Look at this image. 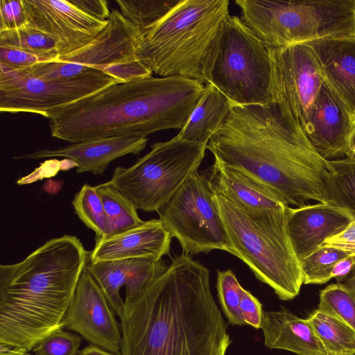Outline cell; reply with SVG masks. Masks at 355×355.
Listing matches in <instances>:
<instances>
[{
  "label": "cell",
  "mask_w": 355,
  "mask_h": 355,
  "mask_svg": "<svg viewBox=\"0 0 355 355\" xmlns=\"http://www.w3.org/2000/svg\"><path fill=\"white\" fill-rule=\"evenodd\" d=\"M121 355H225L227 324L209 270L182 253L136 296L124 300Z\"/></svg>",
  "instance_id": "6da1fadb"
},
{
  "label": "cell",
  "mask_w": 355,
  "mask_h": 355,
  "mask_svg": "<svg viewBox=\"0 0 355 355\" xmlns=\"http://www.w3.org/2000/svg\"><path fill=\"white\" fill-rule=\"evenodd\" d=\"M207 149L214 160L249 174L288 206L325 202L327 160L279 103L232 106Z\"/></svg>",
  "instance_id": "7a4b0ae2"
},
{
  "label": "cell",
  "mask_w": 355,
  "mask_h": 355,
  "mask_svg": "<svg viewBox=\"0 0 355 355\" xmlns=\"http://www.w3.org/2000/svg\"><path fill=\"white\" fill-rule=\"evenodd\" d=\"M89 252L78 238L51 239L24 260L0 266V345L26 353L62 329Z\"/></svg>",
  "instance_id": "3957f363"
},
{
  "label": "cell",
  "mask_w": 355,
  "mask_h": 355,
  "mask_svg": "<svg viewBox=\"0 0 355 355\" xmlns=\"http://www.w3.org/2000/svg\"><path fill=\"white\" fill-rule=\"evenodd\" d=\"M204 89L203 83L180 76L114 84L51 113V136L72 144L181 130Z\"/></svg>",
  "instance_id": "277c9868"
},
{
  "label": "cell",
  "mask_w": 355,
  "mask_h": 355,
  "mask_svg": "<svg viewBox=\"0 0 355 355\" xmlns=\"http://www.w3.org/2000/svg\"><path fill=\"white\" fill-rule=\"evenodd\" d=\"M229 4L228 0H180L142 31L137 58L161 77L209 83Z\"/></svg>",
  "instance_id": "5b68a950"
},
{
  "label": "cell",
  "mask_w": 355,
  "mask_h": 355,
  "mask_svg": "<svg viewBox=\"0 0 355 355\" xmlns=\"http://www.w3.org/2000/svg\"><path fill=\"white\" fill-rule=\"evenodd\" d=\"M214 200L235 257L257 279L270 286L279 299L290 300L298 295L303 275L288 234L289 206L250 212L219 193H214Z\"/></svg>",
  "instance_id": "8992f818"
},
{
  "label": "cell",
  "mask_w": 355,
  "mask_h": 355,
  "mask_svg": "<svg viewBox=\"0 0 355 355\" xmlns=\"http://www.w3.org/2000/svg\"><path fill=\"white\" fill-rule=\"evenodd\" d=\"M242 20L268 47L355 35V0H236Z\"/></svg>",
  "instance_id": "52a82bcc"
},
{
  "label": "cell",
  "mask_w": 355,
  "mask_h": 355,
  "mask_svg": "<svg viewBox=\"0 0 355 355\" xmlns=\"http://www.w3.org/2000/svg\"><path fill=\"white\" fill-rule=\"evenodd\" d=\"M207 146L178 135L167 141L156 142L132 166L116 167L108 182L137 209L158 211L198 171Z\"/></svg>",
  "instance_id": "ba28073f"
},
{
  "label": "cell",
  "mask_w": 355,
  "mask_h": 355,
  "mask_svg": "<svg viewBox=\"0 0 355 355\" xmlns=\"http://www.w3.org/2000/svg\"><path fill=\"white\" fill-rule=\"evenodd\" d=\"M209 83L232 106L272 103L269 49L238 16L224 21Z\"/></svg>",
  "instance_id": "9c48e42d"
},
{
  "label": "cell",
  "mask_w": 355,
  "mask_h": 355,
  "mask_svg": "<svg viewBox=\"0 0 355 355\" xmlns=\"http://www.w3.org/2000/svg\"><path fill=\"white\" fill-rule=\"evenodd\" d=\"M157 212L184 254L192 256L222 250L235 256L209 181L198 171Z\"/></svg>",
  "instance_id": "30bf717a"
},
{
  "label": "cell",
  "mask_w": 355,
  "mask_h": 355,
  "mask_svg": "<svg viewBox=\"0 0 355 355\" xmlns=\"http://www.w3.org/2000/svg\"><path fill=\"white\" fill-rule=\"evenodd\" d=\"M114 84L119 82L101 71L75 78L48 80L33 76L25 69L0 64V111L47 118L54 111Z\"/></svg>",
  "instance_id": "8fae6325"
},
{
  "label": "cell",
  "mask_w": 355,
  "mask_h": 355,
  "mask_svg": "<svg viewBox=\"0 0 355 355\" xmlns=\"http://www.w3.org/2000/svg\"><path fill=\"white\" fill-rule=\"evenodd\" d=\"M268 49L272 103L281 104L304 132L323 83L313 53L306 44Z\"/></svg>",
  "instance_id": "7c38bea8"
},
{
  "label": "cell",
  "mask_w": 355,
  "mask_h": 355,
  "mask_svg": "<svg viewBox=\"0 0 355 355\" xmlns=\"http://www.w3.org/2000/svg\"><path fill=\"white\" fill-rule=\"evenodd\" d=\"M22 3L28 24L52 38L60 56L89 44L107 24V20L87 14L72 1L22 0Z\"/></svg>",
  "instance_id": "4fadbf2b"
},
{
  "label": "cell",
  "mask_w": 355,
  "mask_h": 355,
  "mask_svg": "<svg viewBox=\"0 0 355 355\" xmlns=\"http://www.w3.org/2000/svg\"><path fill=\"white\" fill-rule=\"evenodd\" d=\"M63 322L90 344L121 355L122 334L115 313L86 268Z\"/></svg>",
  "instance_id": "5bb4252c"
},
{
  "label": "cell",
  "mask_w": 355,
  "mask_h": 355,
  "mask_svg": "<svg viewBox=\"0 0 355 355\" xmlns=\"http://www.w3.org/2000/svg\"><path fill=\"white\" fill-rule=\"evenodd\" d=\"M85 268L103 291L113 311L120 318L124 304L120 295L121 287L125 288V300L131 299L162 275L168 266L162 259L152 258L93 262L88 257Z\"/></svg>",
  "instance_id": "9a60e30c"
},
{
  "label": "cell",
  "mask_w": 355,
  "mask_h": 355,
  "mask_svg": "<svg viewBox=\"0 0 355 355\" xmlns=\"http://www.w3.org/2000/svg\"><path fill=\"white\" fill-rule=\"evenodd\" d=\"M355 123L337 95L323 82L304 131L325 160L345 155Z\"/></svg>",
  "instance_id": "2e32d148"
},
{
  "label": "cell",
  "mask_w": 355,
  "mask_h": 355,
  "mask_svg": "<svg viewBox=\"0 0 355 355\" xmlns=\"http://www.w3.org/2000/svg\"><path fill=\"white\" fill-rule=\"evenodd\" d=\"M142 32L136 24L113 9L103 30L87 45L55 60L79 64L101 71L106 67L137 59Z\"/></svg>",
  "instance_id": "e0dca14e"
},
{
  "label": "cell",
  "mask_w": 355,
  "mask_h": 355,
  "mask_svg": "<svg viewBox=\"0 0 355 355\" xmlns=\"http://www.w3.org/2000/svg\"><path fill=\"white\" fill-rule=\"evenodd\" d=\"M148 141L147 137L134 136L94 139L55 149L40 150L13 158L65 157L76 164L78 173L92 172L94 175H103L111 162L128 154L139 155L145 148Z\"/></svg>",
  "instance_id": "ac0fdd59"
},
{
  "label": "cell",
  "mask_w": 355,
  "mask_h": 355,
  "mask_svg": "<svg viewBox=\"0 0 355 355\" xmlns=\"http://www.w3.org/2000/svg\"><path fill=\"white\" fill-rule=\"evenodd\" d=\"M304 44L313 53L323 82L343 103L355 123V35Z\"/></svg>",
  "instance_id": "d6986e66"
},
{
  "label": "cell",
  "mask_w": 355,
  "mask_h": 355,
  "mask_svg": "<svg viewBox=\"0 0 355 355\" xmlns=\"http://www.w3.org/2000/svg\"><path fill=\"white\" fill-rule=\"evenodd\" d=\"M352 220L345 211L323 202L288 207V234L299 260L315 251L327 239L342 232Z\"/></svg>",
  "instance_id": "ffe728a7"
},
{
  "label": "cell",
  "mask_w": 355,
  "mask_h": 355,
  "mask_svg": "<svg viewBox=\"0 0 355 355\" xmlns=\"http://www.w3.org/2000/svg\"><path fill=\"white\" fill-rule=\"evenodd\" d=\"M172 238L159 219H153L118 235L95 238L89 259L93 262L131 258L160 260L169 254Z\"/></svg>",
  "instance_id": "44dd1931"
},
{
  "label": "cell",
  "mask_w": 355,
  "mask_h": 355,
  "mask_svg": "<svg viewBox=\"0 0 355 355\" xmlns=\"http://www.w3.org/2000/svg\"><path fill=\"white\" fill-rule=\"evenodd\" d=\"M208 180L214 193L250 212L278 210L288 206L275 192L249 174L217 160L211 167Z\"/></svg>",
  "instance_id": "7402d4cb"
},
{
  "label": "cell",
  "mask_w": 355,
  "mask_h": 355,
  "mask_svg": "<svg viewBox=\"0 0 355 355\" xmlns=\"http://www.w3.org/2000/svg\"><path fill=\"white\" fill-rule=\"evenodd\" d=\"M260 329L268 348L297 355H328L308 319L299 318L286 309L263 311Z\"/></svg>",
  "instance_id": "603a6c76"
},
{
  "label": "cell",
  "mask_w": 355,
  "mask_h": 355,
  "mask_svg": "<svg viewBox=\"0 0 355 355\" xmlns=\"http://www.w3.org/2000/svg\"><path fill=\"white\" fill-rule=\"evenodd\" d=\"M232 104L213 84L205 85L204 92L178 136L184 140L206 144L222 126Z\"/></svg>",
  "instance_id": "cb8c5ba5"
},
{
  "label": "cell",
  "mask_w": 355,
  "mask_h": 355,
  "mask_svg": "<svg viewBox=\"0 0 355 355\" xmlns=\"http://www.w3.org/2000/svg\"><path fill=\"white\" fill-rule=\"evenodd\" d=\"M323 182L324 203L355 220V159L327 160Z\"/></svg>",
  "instance_id": "d4e9b609"
},
{
  "label": "cell",
  "mask_w": 355,
  "mask_h": 355,
  "mask_svg": "<svg viewBox=\"0 0 355 355\" xmlns=\"http://www.w3.org/2000/svg\"><path fill=\"white\" fill-rule=\"evenodd\" d=\"M307 319L328 355H355V330L349 325L319 309Z\"/></svg>",
  "instance_id": "484cf974"
},
{
  "label": "cell",
  "mask_w": 355,
  "mask_h": 355,
  "mask_svg": "<svg viewBox=\"0 0 355 355\" xmlns=\"http://www.w3.org/2000/svg\"><path fill=\"white\" fill-rule=\"evenodd\" d=\"M95 187L103 202L108 223V233L105 238L120 234L144 223L134 204L109 182Z\"/></svg>",
  "instance_id": "4316f807"
},
{
  "label": "cell",
  "mask_w": 355,
  "mask_h": 355,
  "mask_svg": "<svg viewBox=\"0 0 355 355\" xmlns=\"http://www.w3.org/2000/svg\"><path fill=\"white\" fill-rule=\"evenodd\" d=\"M0 46L17 48L34 54L42 62L55 60L60 56L55 41L28 24L17 29L1 31Z\"/></svg>",
  "instance_id": "83f0119b"
},
{
  "label": "cell",
  "mask_w": 355,
  "mask_h": 355,
  "mask_svg": "<svg viewBox=\"0 0 355 355\" xmlns=\"http://www.w3.org/2000/svg\"><path fill=\"white\" fill-rule=\"evenodd\" d=\"M74 211L86 227L102 239L108 233V223L103 204L95 186L84 184L72 200Z\"/></svg>",
  "instance_id": "f1b7e54d"
},
{
  "label": "cell",
  "mask_w": 355,
  "mask_h": 355,
  "mask_svg": "<svg viewBox=\"0 0 355 355\" xmlns=\"http://www.w3.org/2000/svg\"><path fill=\"white\" fill-rule=\"evenodd\" d=\"M350 256L334 247H319L300 261L304 284H322L331 279L333 268L340 260Z\"/></svg>",
  "instance_id": "f546056e"
},
{
  "label": "cell",
  "mask_w": 355,
  "mask_h": 355,
  "mask_svg": "<svg viewBox=\"0 0 355 355\" xmlns=\"http://www.w3.org/2000/svg\"><path fill=\"white\" fill-rule=\"evenodd\" d=\"M180 0H116L120 12L142 31L165 15Z\"/></svg>",
  "instance_id": "4dcf8cb0"
},
{
  "label": "cell",
  "mask_w": 355,
  "mask_h": 355,
  "mask_svg": "<svg viewBox=\"0 0 355 355\" xmlns=\"http://www.w3.org/2000/svg\"><path fill=\"white\" fill-rule=\"evenodd\" d=\"M318 309L339 318L355 330V294L343 284H331L320 291Z\"/></svg>",
  "instance_id": "1f68e13d"
},
{
  "label": "cell",
  "mask_w": 355,
  "mask_h": 355,
  "mask_svg": "<svg viewBox=\"0 0 355 355\" xmlns=\"http://www.w3.org/2000/svg\"><path fill=\"white\" fill-rule=\"evenodd\" d=\"M216 288L223 311L232 324H245L240 311L243 288L231 270L217 271Z\"/></svg>",
  "instance_id": "d6a6232c"
},
{
  "label": "cell",
  "mask_w": 355,
  "mask_h": 355,
  "mask_svg": "<svg viewBox=\"0 0 355 355\" xmlns=\"http://www.w3.org/2000/svg\"><path fill=\"white\" fill-rule=\"evenodd\" d=\"M31 75L48 80H63L80 77L99 70L85 65L50 60L24 68Z\"/></svg>",
  "instance_id": "836d02e7"
},
{
  "label": "cell",
  "mask_w": 355,
  "mask_h": 355,
  "mask_svg": "<svg viewBox=\"0 0 355 355\" xmlns=\"http://www.w3.org/2000/svg\"><path fill=\"white\" fill-rule=\"evenodd\" d=\"M80 337L58 329L40 340L33 348L35 355H78Z\"/></svg>",
  "instance_id": "e575fe53"
},
{
  "label": "cell",
  "mask_w": 355,
  "mask_h": 355,
  "mask_svg": "<svg viewBox=\"0 0 355 355\" xmlns=\"http://www.w3.org/2000/svg\"><path fill=\"white\" fill-rule=\"evenodd\" d=\"M103 72L115 78L119 83L152 77V71L140 60L135 59L105 67Z\"/></svg>",
  "instance_id": "d590c367"
},
{
  "label": "cell",
  "mask_w": 355,
  "mask_h": 355,
  "mask_svg": "<svg viewBox=\"0 0 355 355\" xmlns=\"http://www.w3.org/2000/svg\"><path fill=\"white\" fill-rule=\"evenodd\" d=\"M27 24L22 0H0V32L17 29Z\"/></svg>",
  "instance_id": "8d00e7d4"
},
{
  "label": "cell",
  "mask_w": 355,
  "mask_h": 355,
  "mask_svg": "<svg viewBox=\"0 0 355 355\" xmlns=\"http://www.w3.org/2000/svg\"><path fill=\"white\" fill-rule=\"evenodd\" d=\"M42 62L38 56L23 50L0 46V64L12 69H24Z\"/></svg>",
  "instance_id": "74e56055"
},
{
  "label": "cell",
  "mask_w": 355,
  "mask_h": 355,
  "mask_svg": "<svg viewBox=\"0 0 355 355\" xmlns=\"http://www.w3.org/2000/svg\"><path fill=\"white\" fill-rule=\"evenodd\" d=\"M240 311L245 324L260 329L263 311L262 304L249 291L243 288L240 304Z\"/></svg>",
  "instance_id": "f35d334b"
},
{
  "label": "cell",
  "mask_w": 355,
  "mask_h": 355,
  "mask_svg": "<svg viewBox=\"0 0 355 355\" xmlns=\"http://www.w3.org/2000/svg\"><path fill=\"white\" fill-rule=\"evenodd\" d=\"M320 246L334 247L348 252L350 256H354L355 220H352L340 233L327 239Z\"/></svg>",
  "instance_id": "ab89813d"
},
{
  "label": "cell",
  "mask_w": 355,
  "mask_h": 355,
  "mask_svg": "<svg viewBox=\"0 0 355 355\" xmlns=\"http://www.w3.org/2000/svg\"><path fill=\"white\" fill-rule=\"evenodd\" d=\"M73 3L83 11L102 21H107L111 14L109 4L105 0H73Z\"/></svg>",
  "instance_id": "60d3db41"
},
{
  "label": "cell",
  "mask_w": 355,
  "mask_h": 355,
  "mask_svg": "<svg viewBox=\"0 0 355 355\" xmlns=\"http://www.w3.org/2000/svg\"><path fill=\"white\" fill-rule=\"evenodd\" d=\"M355 271V255L349 256L336 263L331 271V277L336 279L337 283H343Z\"/></svg>",
  "instance_id": "b9f144b4"
},
{
  "label": "cell",
  "mask_w": 355,
  "mask_h": 355,
  "mask_svg": "<svg viewBox=\"0 0 355 355\" xmlns=\"http://www.w3.org/2000/svg\"><path fill=\"white\" fill-rule=\"evenodd\" d=\"M78 355H116L114 353L107 352L106 349L97 345L90 344L82 350L79 351Z\"/></svg>",
  "instance_id": "7bdbcfd3"
},
{
  "label": "cell",
  "mask_w": 355,
  "mask_h": 355,
  "mask_svg": "<svg viewBox=\"0 0 355 355\" xmlns=\"http://www.w3.org/2000/svg\"><path fill=\"white\" fill-rule=\"evenodd\" d=\"M345 156L347 158L355 159V129L349 136Z\"/></svg>",
  "instance_id": "ee69618b"
},
{
  "label": "cell",
  "mask_w": 355,
  "mask_h": 355,
  "mask_svg": "<svg viewBox=\"0 0 355 355\" xmlns=\"http://www.w3.org/2000/svg\"><path fill=\"white\" fill-rule=\"evenodd\" d=\"M26 352L22 349L0 345V355H24Z\"/></svg>",
  "instance_id": "f6af8a7d"
},
{
  "label": "cell",
  "mask_w": 355,
  "mask_h": 355,
  "mask_svg": "<svg viewBox=\"0 0 355 355\" xmlns=\"http://www.w3.org/2000/svg\"><path fill=\"white\" fill-rule=\"evenodd\" d=\"M342 284L355 294V271L350 275Z\"/></svg>",
  "instance_id": "bcb514c9"
}]
</instances>
